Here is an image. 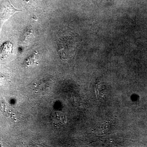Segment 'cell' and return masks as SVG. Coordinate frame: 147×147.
Here are the masks:
<instances>
[{
	"label": "cell",
	"mask_w": 147,
	"mask_h": 147,
	"mask_svg": "<svg viewBox=\"0 0 147 147\" xmlns=\"http://www.w3.org/2000/svg\"><path fill=\"white\" fill-rule=\"evenodd\" d=\"M21 10L16 9L11 5L9 1H5L2 3L0 9V16L3 21H5L13 13Z\"/></svg>",
	"instance_id": "obj_1"
},
{
	"label": "cell",
	"mask_w": 147,
	"mask_h": 147,
	"mask_svg": "<svg viewBox=\"0 0 147 147\" xmlns=\"http://www.w3.org/2000/svg\"><path fill=\"white\" fill-rule=\"evenodd\" d=\"M51 122L56 126H60L65 123V117L61 113L55 112L51 116Z\"/></svg>",
	"instance_id": "obj_2"
},
{
	"label": "cell",
	"mask_w": 147,
	"mask_h": 147,
	"mask_svg": "<svg viewBox=\"0 0 147 147\" xmlns=\"http://www.w3.org/2000/svg\"><path fill=\"white\" fill-rule=\"evenodd\" d=\"M34 34L31 29L27 28L22 34V42L25 45L30 44L34 38Z\"/></svg>",
	"instance_id": "obj_3"
},
{
	"label": "cell",
	"mask_w": 147,
	"mask_h": 147,
	"mask_svg": "<svg viewBox=\"0 0 147 147\" xmlns=\"http://www.w3.org/2000/svg\"><path fill=\"white\" fill-rule=\"evenodd\" d=\"M38 56L39 54L36 51L24 61L23 65L26 67L31 66L38 65L39 60Z\"/></svg>",
	"instance_id": "obj_4"
},
{
	"label": "cell",
	"mask_w": 147,
	"mask_h": 147,
	"mask_svg": "<svg viewBox=\"0 0 147 147\" xmlns=\"http://www.w3.org/2000/svg\"><path fill=\"white\" fill-rule=\"evenodd\" d=\"M12 50V44L9 42H6L2 46L0 49V55L4 57L11 53Z\"/></svg>",
	"instance_id": "obj_5"
}]
</instances>
